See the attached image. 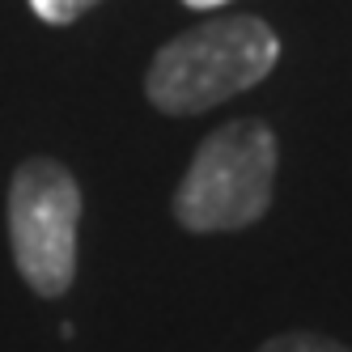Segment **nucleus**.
I'll list each match as a JSON object with an SVG mask.
<instances>
[{
	"instance_id": "nucleus-1",
	"label": "nucleus",
	"mask_w": 352,
	"mask_h": 352,
	"mask_svg": "<svg viewBox=\"0 0 352 352\" xmlns=\"http://www.w3.org/2000/svg\"><path fill=\"white\" fill-rule=\"evenodd\" d=\"M280 60V38L255 13H221L157 47L144 72V98L162 115L191 119L255 89Z\"/></svg>"
},
{
	"instance_id": "nucleus-2",
	"label": "nucleus",
	"mask_w": 352,
	"mask_h": 352,
	"mask_svg": "<svg viewBox=\"0 0 352 352\" xmlns=\"http://www.w3.org/2000/svg\"><path fill=\"white\" fill-rule=\"evenodd\" d=\"M276 136L263 119H230L204 136L174 187V221L187 234H238L267 217L276 191Z\"/></svg>"
},
{
	"instance_id": "nucleus-3",
	"label": "nucleus",
	"mask_w": 352,
	"mask_h": 352,
	"mask_svg": "<svg viewBox=\"0 0 352 352\" xmlns=\"http://www.w3.org/2000/svg\"><path fill=\"white\" fill-rule=\"evenodd\" d=\"M81 208V183L64 162L26 157L13 170L5 199L9 250L17 276L43 301L64 297L77 280Z\"/></svg>"
},
{
	"instance_id": "nucleus-4",
	"label": "nucleus",
	"mask_w": 352,
	"mask_h": 352,
	"mask_svg": "<svg viewBox=\"0 0 352 352\" xmlns=\"http://www.w3.org/2000/svg\"><path fill=\"white\" fill-rule=\"evenodd\" d=\"M259 352H352V348L331 336H318V331H280V336L263 340Z\"/></svg>"
},
{
	"instance_id": "nucleus-5",
	"label": "nucleus",
	"mask_w": 352,
	"mask_h": 352,
	"mask_svg": "<svg viewBox=\"0 0 352 352\" xmlns=\"http://www.w3.org/2000/svg\"><path fill=\"white\" fill-rule=\"evenodd\" d=\"M102 0H30V9L47 26H72L77 17H85L89 9H98Z\"/></svg>"
},
{
	"instance_id": "nucleus-6",
	"label": "nucleus",
	"mask_w": 352,
	"mask_h": 352,
	"mask_svg": "<svg viewBox=\"0 0 352 352\" xmlns=\"http://www.w3.org/2000/svg\"><path fill=\"white\" fill-rule=\"evenodd\" d=\"M183 5H187V9H221L225 0H183Z\"/></svg>"
}]
</instances>
